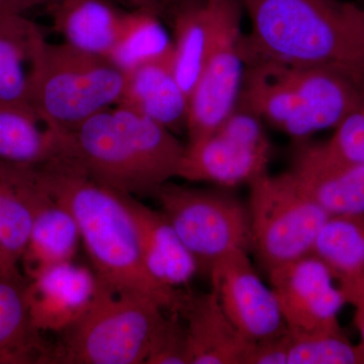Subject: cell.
<instances>
[{
  "label": "cell",
  "mask_w": 364,
  "mask_h": 364,
  "mask_svg": "<svg viewBox=\"0 0 364 364\" xmlns=\"http://www.w3.org/2000/svg\"><path fill=\"white\" fill-rule=\"evenodd\" d=\"M26 171L74 218L98 280L114 291L149 296L166 312H178L183 291L158 284L148 272L124 193L95 181L69 157Z\"/></svg>",
  "instance_id": "6da1fadb"
},
{
  "label": "cell",
  "mask_w": 364,
  "mask_h": 364,
  "mask_svg": "<svg viewBox=\"0 0 364 364\" xmlns=\"http://www.w3.org/2000/svg\"><path fill=\"white\" fill-rule=\"evenodd\" d=\"M244 59L364 73V9L338 0H240Z\"/></svg>",
  "instance_id": "7a4b0ae2"
},
{
  "label": "cell",
  "mask_w": 364,
  "mask_h": 364,
  "mask_svg": "<svg viewBox=\"0 0 364 364\" xmlns=\"http://www.w3.org/2000/svg\"><path fill=\"white\" fill-rule=\"evenodd\" d=\"M68 157L95 181L129 196L154 195L178 177L186 147L168 129L116 105L69 132Z\"/></svg>",
  "instance_id": "3957f363"
},
{
  "label": "cell",
  "mask_w": 364,
  "mask_h": 364,
  "mask_svg": "<svg viewBox=\"0 0 364 364\" xmlns=\"http://www.w3.org/2000/svg\"><path fill=\"white\" fill-rule=\"evenodd\" d=\"M126 72L111 60L72 46L51 44L33 23L28 59V104L49 128L76 130L119 104Z\"/></svg>",
  "instance_id": "277c9868"
},
{
  "label": "cell",
  "mask_w": 364,
  "mask_h": 364,
  "mask_svg": "<svg viewBox=\"0 0 364 364\" xmlns=\"http://www.w3.org/2000/svg\"><path fill=\"white\" fill-rule=\"evenodd\" d=\"M165 312L149 296L114 291L98 280L90 309L66 330L52 363H145Z\"/></svg>",
  "instance_id": "5b68a950"
},
{
  "label": "cell",
  "mask_w": 364,
  "mask_h": 364,
  "mask_svg": "<svg viewBox=\"0 0 364 364\" xmlns=\"http://www.w3.org/2000/svg\"><path fill=\"white\" fill-rule=\"evenodd\" d=\"M249 188L250 248L267 272L310 254L329 215L293 174L265 173Z\"/></svg>",
  "instance_id": "8992f818"
},
{
  "label": "cell",
  "mask_w": 364,
  "mask_h": 364,
  "mask_svg": "<svg viewBox=\"0 0 364 364\" xmlns=\"http://www.w3.org/2000/svg\"><path fill=\"white\" fill-rule=\"evenodd\" d=\"M163 215L195 258L210 272L226 254L250 248L247 205L224 191H203L166 182L155 191Z\"/></svg>",
  "instance_id": "52a82bcc"
},
{
  "label": "cell",
  "mask_w": 364,
  "mask_h": 364,
  "mask_svg": "<svg viewBox=\"0 0 364 364\" xmlns=\"http://www.w3.org/2000/svg\"><path fill=\"white\" fill-rule=\"evenodd\" d=\"M270 157L262 119L238 105L215 131L188 143L178 177L226 188L249 186L267 173Z\"/></svg>",
  "instance_id": "ba28073f"
},
{
  "label": "cell",
  "mask_w": 364,
  "mask_h": 364,
  "mask_svg": "<svg viewBox=\"0 0 364 364\" xmlns=\"http://www.w3.org/2000/svg\"><path fill=\"white\" fill-rule=\"evenodd\" d=\"M214 39L189 98V142L212 133L236 109L245 75L241 1L214 0Z\"/></svg>",
  "instance_id": "9c48e42d"
},
{
  "label": "cell",
  "mask_w": 364,
  "mask_h": 364,
  "mask_svg": "<svg viewBox=\"0 0 364 364\" xmlns=\"http://www.w3.org/2000/svg\"><path fill=\"white\" fill-rule=\"evenodd\" d=\"M212 291L223 311L249 342L280 336L289 331L272 287L258 277L248 250L237 249L213 265Z\"/></svg>",
  "instance_id": "30bf717a"
},
{
  "label": "cell",
  "mask_w": 364,
  "mask_h": 364,
  "mask_svg": "<svg viewBox=\"0 0 364 364\" xmlns=\"http://www.w3.org/2000/svg\"><path fill=\"white\" fill-rule=\"evenodd\" d=\"M267 274L289 331L342 330L338 316L346 301L331 272L313 254Z\"/></svg>",
  "instance_id": "8fae6325"
},
{
  "label": "cell",
  "mask_w": 364,
  "mask_h": 364,
  "mask_svg": "<svg viewBox=\"0 0 364 364\" xmlns=\"http://www.w3.org/2000/svg\"><path fill=\"white\" fill-rule=\"evenodd\" d=\"M289 172L328 215L364 217V165L340 156L328 143L301 148Z\"/></svg>",
  "instance_id": "7c38bea8"
},
{
  "label": "cell",
  "mask_w": 364,
  "mask_h": 364,
  "mask_svg": "<svg viewBox=\"0 0 364 364\" xmlns=\"http://www.w3.org/2000/svg\"><path fill=\"white\" fill-rule=\"evenodd\" d=\"M97 274L73 261L59 263L28 279L26 296L31 318L40 332H64L90 309Z\"/></svg>",
  "instance_id": "4fadbf2b"
},
{
  "label": "cell",
  "mask_w": 364,
  "mask_h": 364,
  "mask_svg": "<svg viewBox=\"0 0 364 364\" xmlns=\"http://www.w3.org/2000/svg\"><path fill=\"white\" fill-rule=\"evenodd\" d=\"M178 314L186 322L189 364H244L253 342L236 329L214 291H184Z\"/></svg>",
  "instance_id": "5bb4252c"
},
{
  "label": "cell",
  "mask_w": 364,
  "mask_h": 364,
  "mask_svg": "<svg viewBox=\"0 0 364 364\" xmlns=\"http://www.w3.org/2000/svg\"><path fill=\"white\" fill-rule=\"evenodd\" d=\"M173 58L143 64L126 72L123 95L117 105L181 133L188 129L189 98L174 75Z\"/></svg>",
  "instance_id": "9a60e30c"
},
{
  "label": "cell",
  "mask_w": 364,
  "mask_h": 364,
  "mask_svg": "<svg viewBox=\"0 0 364 364\" xmlns=\"http://www.w3.org/2000/svg\"><path fill=\"white\" fill-rule=\"evenodd\" d=\"M136 223L144 263L158 284L178 289L188 284L200 270L198 263L162 212L124 195Z\"/></svg>",
  "instance_id": "2e32d148"
},
{
  "label": "cell",
  "mask_w": 364,
  "mask_h": 364,
  "mask_svg": "<svg viewBox=\"0 0 364 364\" xmlns=\"http://www.w3.org/2000/svg\"><path fill=\"white\" fill-rule=\"evenodd\" d=\"M68 157V132L53 130L28 105L0 104V164L37 168Z\"/></svg>",
  "instance_id": "e0dca14e"
},
{
  "label": "cell",
  "mask_w": 364,
  "mask_h": 364,
  "mask_svg": "<svg viewBox=\"0 0 364 364\" xmlns=\"http://www.w3.org/2000/svg\"><path fill=\"white\" fill-rule=\"evenodd\" d=\"M55 32L80 51L109 60L126 13L107 0H59L50 4Z\"/></svg>",
  "instance_id": "ac0fdd59"
},
{
  "label": "cell",
  "mask_w": 364,
  "mask_h": 364,
  "mask_svg": "<svg viewBox=\"0 0 364 364\" xmlns=\"http://www.w3.org/2000/svg\"><path fill=\"white\" fill-rule=\"evenodd\" d=\"M28 279L0 277V364L52 363L53 350L31 318Z\"/></svg>",
  "instance_id": "d6986e66"
},
{
  "label": "cell",
  "mask_w": 364,
  "mask_h": 364,
  "mask_svg": "<svg viewBox=\"0 0 364 364\" xmlns=\"http://www.w3.org/2000/svg\"><path fill=\"white\" fill-rule=\"evenodd\" d=\"M310 253L324 263L346 304H352L364 275V217L329 215Z\"/></svg>",
  "instance_id": "ffe728a7"
},
{
  "label": "cell",
  "mask_w": 364,
  "mask_h": 364,
  "mask_svg": "<svg viewBox=\"0 0 364 364\" xmlns=\"http://www.w3.org/2000/svg\"><path fill=\"white\" fill-rule=\"evenodd\" d=\"M38 189L32 234L21 260L28 279L46 268L73 259L81 240L70 213Z\"/></svg>",
  "instance_id": "44dd1931"
},
{
  "label": "cell",
  "mask_w": 364,
  "mask_h": 364,
  "mask_svg": "<svg viewBox=\"0 0 364 364\" xmlns=\"http://www.w3.org/2000/svg\"><path fill=\"white\" fill-rule=\"evenodd\" d=\"M174 75L188 98L202 75L214 39V0H193L173 18Z\"/></svg>",
  "instance_id": "7402d4cb"
},
{
  "label": "cell",
  "mask_w": 364,
  "mask_h": 364,
  "mask_svg": "<svg viewBox=\"0 0 364 364\" xmlns=\"http://www.w3.org/2000/svg\"><path fill=\"white\" fill-rule=\"evenodd\" d=\"M38 191L25 170L0 164V255L14 270L32 234Z\"/></svg>",
  "instance_id": "603a6c76"
},
{
  "label": "cell",
  "mask_w": 364,
  "mask_h": 364,
  "mask_svg": "<svg viewBox=\"0 0 364 364\" xmlns=\"http://www.w3.org/2000/svg\"><path fill=\"white\" fill-rule=\"evenodd\" d=\"M173 58V39L161 18L146 9L126 13L123 28L109 60L128 72L150 62Z\"/></svg>",
  "instance_id": "cb8c5ba5"
},
{
  "label": "cell",
  "mask_w": 364,
  "mask_h": 364,
  "mask_svg": "<svg viewBox=\"0 0 364 364\" xmlns=\"http://www.w3.org/2000/svg\"><path fill=\"white\" fill-rule=\"evenodd\" d=\"M33 23L23 14L0 18V104L28 105V59Z\"/></svg>",
  "instance_id": "d4e9b609"
},
{
  "label": "cell",
  "mask_w": 364,
  "mask_h": 364,
  "mask_svg": "<svg viewBox=\"0 0 364 364\" xmlns=\"http://www.w3.org/2000/svg\"><path fill=\"white\" fill-rule=\"evenodd\" d=\"M287 364H363L358 345L342 330L291 332L289 330Z\"/></svg>",
  "instance_id": "484cf974"
},
{
  "label": "cell",
  "mask_w": 364,
  "mask_h": 364,
  "mask_svg": "<svg viewBox=\"0 0 364 364\" xmlns=\"http://www.w3.org/2000/svg\"><path fill=\"white\" fill-rule=\"evenodd\" d=\"M145 364H189L188 335L178 313L165 314L151 341Z\"/></svg>",
  "instance_id": "4316f807"
},
{
  "label": "cell",
  "mask_w": 364,
  "mask_h": 364,
  "mask_svg": "<svg viewBox=\"0 0 364 364\" xmlns=\"http://www.w3.org/2000/svg\"><path fill=\"white\" fill-rule=\"evenodd\" d=\"M327 143L340 156L364 165V102L335 129Z\"/></svg>",
  "instance_id": "83f0119b"
},
{
  "label": "cell",
  "mask_w": 364,
  "mask_h": 364,
  "mask_svg": "<svg viewBox=\"0 0 364 364\" xmlns=\"http://www.w3.org/2000/svg\"><path fill=\"white\" fill-rule=\"evenodd\" d=\"M289 342V331L280 336L253 342L244 364H287Z\"/></svg>",
  "instance_id": "f1b7e54d"
},
{
  "label": "cell",
  "mask_w": 364,
  "mask_h": 364,
  "mask_svg": "<svg viewBox=\"0 0 364 364\" xmlns=\"http://www.w3.org/2000/svg\"><path fill=\"white\" fill-rule=\"evenodd\" d=\"M135 9H146L156 14L160 18H170L193 0H123Z\"/></svg>",
  "instance_id": "f546056e"
},
{
  "label": "cell",
  "mask_w": 364,
  "mask_h": 364,
  "mask_svg": "<svg viewBox=\"0 0 364 364\" xmlns=\"http://www.w3.org/2000/svg\"><path fill=\"white\" fill-rule=\"evenodd\" d=\"M59 0H9L14 14H23L28 9L39 6H50Z\"/></svg>",
  "instance_id": "4dcf8cb0"
},
{
  "label": "cell",
  "mask_w": 364,
  "mask_h": 364,
  "mask_svg": "<svg viewBox=\"0 0 364 364\" xmlns=\"http://www.w3.org/2000/svg\"><path fill=\"white\" fill-rule=\"evenodd\" d=\"M351 305L355 308V316L354 317L364 318V275Z\"/></svg>",
  "instance_id": "1f68e13d"
},
{
  "label": "cell",
  "mask_w": 364,
  "mask_h": 364,
  "mask_svg": "<svg viewBox=\"0 0 364 364\" xmlns=\"http://www.w3.org/2000/svg\"><path fill=\"white\" fill-rule=\"evenodd\" d=\"M354 323H355L356 328L360 334V344L358 345L359 351H360L361 358H363V363L364 364V318L354 317Z\"/></svg>",
  "instance_id": "d6a6232c"
},
{
  "label": "cell",
  "mask_w": 364,
  "mask_h": 364,
  "mask_svg": "<svg viewBox=\"0 0 364 364\" xmlns=\"http://www.w3.org/2000/svg\"><path fill=\"white\" fill-rule=\"evenodd\" d=\"M11 275H21L20 270H14L9 267L0 255V277H11Z\"/></svg>",
  "instance_id": "836d02e7"
},
{
  "label": "cell",
  "mask_w": 364,
  "mask_h": 364,
  "mask_svg": "<svg viewBox=\"0 0 364 364\" xmlns=\"http://www.w3.org/2000/svg\"><path fill=\"white\" fill-rule=\"evenodd\" d=\"M14 14L11 6H9V0H0V18Z\"/></svg>",
  "instance_id": "e575fe53"
}]
</instances>
